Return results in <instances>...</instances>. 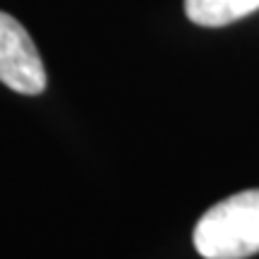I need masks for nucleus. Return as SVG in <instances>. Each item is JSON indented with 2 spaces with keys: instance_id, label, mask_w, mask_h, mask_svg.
<instances>
[{
  "instance_id": "1",
  "label": "nucleus",
  "mask_w": 259,
  "mask_h": 259,
  "mask_svg": "<svg viewBox=\"0 0 259 259\" xmlns=\"http://www.w3.org/2000/svg\"><path fill=\"white\" fill-rule=\"evenodd\" d=\"M194 250L204 259L259 254V190H245L213 204L194 228Z\"/></svg>"
},
{
  "instance_id": "3",
  "label": "nucleus",
  "mask_w": 259,
  "mask_h": 259,
  "mask_svg": "<svg viewBox=\"0 0 259 259\" xmlns=\"http://www.w3.org/2000/svg\"><path fill=\"white\" fill-rule=\"evenodd\" d=\"M259 10V0H185V15L197 27H226Z\"/></svg>"
},
{
  "instance_id": "2",
  "label": "nucleus",
  "mask_w": 259,
  "mask_h": 259,
  "mask_svg": "<svg viewBox=\"0 0 259 259\" xmlns=\"http://www.w3.org/2000/svg\"><path fill=\"white\" fill-rule=\"evenodd\" d=\"M0 82L12 92L36 96L46 89V70L27 29L0 12Z\"/></svg>"
}]
</instances>
